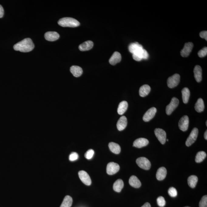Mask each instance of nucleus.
Instances as JSON below:
<instances>
[{
	"instance_id": "obj_34",
	"label": "nucleus",
	"mask_w": 207,
	"mask_h": 207,
	"mask_svg": "<svg viewBox=\"0 0 207 207\" xmlns=\"http://www.w3.org/2000/svg\"><path fill=\"white\" fill-rule=\"evenodd\" d=\"M157 204L160 207H163L165 205L166 202L165 198L162 196H160L157 199Z\"/></svg>"
},
{
	"instance_id": "obj_7",
	"label": "nucleus",
	"mask_w": 207,
	"mask_h": 207,
	"mask_svg": "<svg viewBox=\"0 0 207 207\" xmlns=\"http://www.w3.org/2000/svg\"><path fill=\"white\" fill-rule=\"evenodd\" d=\"M120 170V166L117 164L112 162L107 164L106 171L108 174L113 175L116 174Z\"/></svg>"
},
{
	"instance_id": "obj_31",
	"label": "nucleus",
	"mask_w": 207,
	"mask_h": 207,
	"mask_svg": "<svg viewBox=\"0 0 207 207\" xmlns=\"http://www.w3.org/2000/svg\"><path fill=\"white\" fill-rule=\"evenodd\" d=\"M206 154L205 151H199L196 154L195 161L198 163L202 162L206 157Z\"/></svg>"
},
{
	"instance_id": "obj_13",
	"label": "nucleus",
	"mask_w": 207,
	"mask_h": 207,
	"mask_svg": "<svg viewBox=\"0 0 207 207\" xmlns=\"http://www.w3.org/2000/svg\"><path fill=\"white\" fill-rule=\"evenodd\" d=\"M149 144V141L146 138H141L136 139L134 142L133 146L138 148L146 146Z\"/></svg>"
},
{
	"instance_id": "obj_20",
	"label": "nucleus",
	"mask_w": 207,
	"mask_h": 207,
	"mask_svg": "<svg viewBox=\"0 0 207 207\" xmlns=\"http://www.w3.org/2000/svg\"><path fill=\"white\" fill-rule=\"evenodd\" d=\"M129 184L132 187L135 188H139L141 186V183L137 176L133 175L131 176L129 180Z\"/></svg>"
},
{
	"instance_id": "obj_10",
	"label": "nucleus",
	"mask_w": 207,
	"mask_h": 207,
	"mask_svg": "<svg viewBox=\"0 0 207 207\" xmlns=\"http://www.w3.org/2000/svg\"><path fill=\"white\" fill-rule=\"evenodd\" d=\"M189 119L187 116H184L181 118L179 122L178 126L181 130L183 132L187 130L188 128Z\"/></svg>"
},
{
	"instance_id": "obj_25",
	"label": "nucleus",
	"mask_w": 207,
	"mask_h": 207,
	"mask_svg": "<svg viewBox=\"0 0 207 207\" xmlns=\"http://www.w3.org/2000/svg\"><path fill=\"white\" fill-rule=\"evenodd\" d=\"M109 147L110 151L115 154H119L120 152V147L117 144L113 142L109 143Z\"/></svg>"
},
{
	"instance_id": "obj_15",
	"label": "nucleus",
	"mask_w": 207,
	"mask_h": 207,
	"mask_svg": "<svg viewBox=\"0 0 207 207\" xmlns=\"http://www.w3.org/2000/svg\"><path fill=\"white\" fill-rule=\"evenodd\" d=\"M45 39L49 41L53 42L57 40L59 37V35L55 32H48L45 33Z\"/></svg>"
},
{
	"instance_id": "obj_37",
	"label": "nucleus",
	"mask_w": 207,
	"mask_h": 207,
	"mask_svg": "<svg viewBox=\"0 0 207 207\" xmlns=\"http://www.w3.org/2000/svg\"><path fill=\"white\" fill-rule=\"evenodd\" d=\"M78 154L77 153L73 152L70 154L69 160L71 161H74L78 159Z\"/></svg>"
},
{
	"instance_id": "obj_22",
	"label": "nucleus",
	"mask_w": 207,
	"mask_h": 207,
	"mask_svg": "<svg viewBox=\"0 0 207 207\" xmlns=\"http://www.w3.org/2000/svg\"><path fill=\"white\" fill-rule=\"evenodd\" d=\"M70 70L73 75L76 77H80L83 74L82 68L78 66H73L70 68Z\"/></svg>"
},
{
	"instance_id": "obj_5",
	"label": "nucleus",
	"mask_w": 207,
	"mask_h": 207,
	"mask_svg": "<svg viewBox=\"0 0 207 207\" xmlns=\"http://www.w3.org/2000/svg\"><path fill=\"white\" fill-rule=\"evenodd\" d=\"M179 101L178 99L175 97H173L171 99V102L167 106L166 108V113L168 115H170L173 113L176 107L178 106Z\"/></svg>"
},
{
	"instance_id": "obj_21",
	"label": "nucleus",
	"mask_w": 207,
	"mask_h": 207,
	"mask_svg": "<svg viewBox=\"0 0 207 207\" xmlns=\"http://www.w3.org/2000/svg\"><path fill=\"white\" fill-rule=\"evenodd\" d=\"M151 88L149 85L144 84L140 87L139 95L141 97H145L148 95L151 91Z\"/></svg>"
},
{
	"instance_id": "obj_39",
	"label": "nucleus",
	"mask_w": 207,
	"mask_h": 207,
	"mask_svg": "<svg viewBox=\"0 0 207 207\" xmlns=\"http://www.w3.org/2000/svg\"><path fill=\"white\" fill-rule=\"evenodd\" d=\"M4 14V10L2 6L0 5V18H2Z\"/></svg>"
},
{
	"instance_id": "obj_32",
	"label": "nucleus",
	"mask_w": 207,
	"mask_h": 207,
	"mask_svg": "<svg viewBox=\"0 0 207 207\" xmlns=\"http://www.w3.org/2000/svg\"><path fill=\"white\" fill-rule=\"evenodd\" d=\"M199 207H207V196H204L199 203Z\"/></svg>"
},
{
	"instance_id": "obj_28",
	"label": "nucleus",
	"mask_w": 207,
	"mask_h": 207,
	"mask_svg": "<svg viewBox=\"0 0 207 207\" xmlns=\"http://www.w3.org/2000/svg\"><path fill=\"white\" fill-rule=\"evenodd\" d=\"M182 93L183 103L185 104L187 103L188 102L190 95L189 89L187 87H185L182 90Z\"/></svg>"
},
{
	"instance_id": "obj_41",
	"label": "nucleus",
	"mask_w": 207,
	"mask_h": 207,
	"mask_svg": "<svg viewBox=\"0 0 207 207\" xmlns=\"http://www.w3.org/2000/svg\"><path fill=\"white\" fill-rule=\"evenodd\" d=\"M204 137H205V140H207V131H205V134H204Z\"/></svg>"
},
{
	"instance_id": "obj_42",
	"label": "nucleus",
	"mask_w": 207,
	"mask_h": 207,
	"mask_svg": "<svg viewBox=\"0 0 207 207\" xmlns=\"http://www.w3.org/2000/svg\"><path fill=\"white\" fill-rule=\"evenodd\" d=\"M206 126H207V121H206Z\"/></svg>"
},
{
	"instance_id": "obj_35",
	"label": "nucleus",
	"mask_w": 207,
	"mask_h": 207,
	"mask_svg": "<svg viewBox=\"0 0 207 207\" xmlns=\"http://www.w3.org/2000/svg\"><path fill=\"white\" fill-rule=\"evenodd\" d=\"M94 154V151L93 149L89 150L84 154V157L87 159H91L93 158Z\"/></svg>"
},
{
	"instance_id": "obj_18",
	"label": "nucleus",
	"mask_w": 207,
	"mask_h": 207,
	"mask_svg": "<svg viewBox=\"0 0 207 207\" xmlns=\"http://www.w3.org/2000/svg\"><path fill=\"white\" fill-rule=\"evenodd\" d=\"M94 43L91 41H87L81 44L79 46V49L81 51H86L90 50L92 49Z\"/></svg>"
},
{
	"instance_id": "obj_4",
	"label": "nucleus",
	"mask_w": 207,
	"mask_h": 207,
	"mask_svg": "<svg viewBox=\"0 0 207 207\" xmlns=\"http://www.w3.org/2000/svg\"><path fill=\"white\" fill-rule=\"evenodd\" d=\"M180 76L178 74H175L169 77L167 80V85L170 88H174L180 82Z\"/></svg>"
},
{
	"instance_id": "obj_19",
	"label": "nucleus",
	"mask_w": 207,
	"mask_h": 207,
	"mask_svg": "<svg viewBox=\"0 0 207 207\" xmlns=\"http://www.w3.org/2000/svg\"><path fill=\"white\" fill-rule=\"evenodd\" d=\"M167 174V170L165 168L162 167L160 168L157 170L156 173V178L158 180H164Z\"/></svg>"
},
{
	"instance_id": "obj_2",
	"label": "nucleus",
	"mask_w": 207,
	"mask_h": 207,
	"mask_svg": "<svg viewBox=\"0 0 207 207\" xmlns=\"http://www.w3.org/2000/svg\"><path fill=\"white\" fill-rule=\"evenodd\" d=\"M58 24L62 27H76L80 25L78 20L71 17H64L58 21Z\"/></svg>"
},
{
	"instance_id": "obj_43",
	"label": "nucleus",
	"mask_w": 207,
	"mask_h": 207,
	"mask_svg": "<svg viewBox=\"0 0 207 207\" xmlns=\"http://www.w3.org/2000/svg\"><path fill=\"white\" fill-rule=\"evenodd\" d=\"M167 141H168V139H167Z\"/></svg>"
},
{
	"instance_id": "obj_24",
	"label": "nucleus",
	"mask_w": 207,
	"mask_h": 207,
	"mask_svg": "<svg viewBox=\"0 0 207 207\" xmlns=\"http://www.w3.org/2000/svg\"><path fill=\"white\" fill-rule=\"evenodd\" d=\"M128 104L126 101H123L119 104L117 109V113L119 115H122L126 112L128 108Z\"/></svg>"
},
{
	"instance_id": "obj_12",
	"label": "nucleus",
	"mask_w": 207,
	"mask_h": 207,
	"mask_svg": "<svg viewBox=\"0 0 207 207\" xmlns=\"http://www.w3.org/2000/svg\"><path fill=\"white\" fill-rule=\"evenodd\" d=\"M193 44L192 42H188L185 44L183 49L181 51V55L183 57L189 56L193 47Z\"/></svg>"
},
{
	"instance_id": "obj_9",
	"label": "nucleus",
	"mask_w": 207,
	"mask_h": 207,
	"mask_svg": "<svg viewBox=\"0 0 207 207\" xmlns=\"http://www.w3.org/2000/svg\"><path fill=\"white\" fill-rule=\"evenodd\" d=\"M78 175L80 180L84 184L87 186H90L91 185V179L87 172L83 170L80 171L78 172Z\"/></svg>"
},
{
	"instance_id": "obj_11",
	"label": "nucleus",
	"mask_w": 207,
	"mask_h": 207,
	"mask_svg": "<svg viewBox=\"0 0 207 207\" xmlns=\"http://www.w3.org/2000/svg\"><path fill=\"white\" fill-rule=\"evenodd\" d=\"M157 111V109L155 107L151 108L148 109L144 114L143 119L144 121L146 122L149 121L154 117Z\"/></svg>"
},
{
	"instance_id": "obj_40",
	"label": "nucleus",
	"mask_w": 207,
	"mask_h": 207,
	"mask_svg": "<svg viewBox=\"0 0 207 207\" xmlns=\"http://www.w3.org/2000/svg\"><path fill=\"white\" fill-rule=\"evenodd\" d=\"M141 207H151V204L148 202H146Z\"/></svg>"
},
{
	"instance_id": "obj_23",
	"label": "nucleus",
	"mask_w": 207,
	"mask_h": 207,
	"mask_svg": "<svg viewBox=\"0 0 207 207\" xmlns=\"http://www.w3.org/2000/svg\"><path fill=\"white\" fill-rule=\"evenodd\" d=\"M143 49L142 45L137 43H131L129 46V50L131 53L133 54L136 53L140 49Z\"/></svg>"
},
{
	"instance_id": "obj_8",
	"label": "nucleus",
	"mask_w": 207,
	"mask_h": 207,
	"mask_svg": "<svg viewBox=\"0 0 207 207\" xmlns=\"http://www.w3.org/2000/svg\"><path fill=\"white\" fill-rule=\"evenodd\" d=\"M154 134L158 141L162 144H165L166 141V133L164 130L157 128L154 130Z\"/></svg>"
},
{
	"instance_id": "obj_17",
	"label": "nucleus",
	"mask_w": 207,
	"mask_h": 207,
	"mask_svg": "<svg viewBox=\"0 0 207 207\" xmlns=\"http://www.w3.org/2000/svg\"><path fill=\"white\" fill-rule=\"evenodd\" d=\"M194 76L197 82H200L202 79V68L199 65L195 66L194 70Z\"/></svg>"
},
{
	"instance_id": "obj_29",
	"label": "nucleus",
	"mask_w": 207,
	"mask_h": 207,
	"mask_svg": "<svg viewBox=\"0 0 207 207\" xmlns=\"http://www.w3.org/2000/svg\"><path fill=\"white\" fill-rule=\"evenodd\" d=\"M198 181L197 176L195 175L190 176L188 179L189 186L192 188H194L196 187Z\"/></svg>"
},
{
	"instance_id": "obj_38",
	"label": "nucleus",
	"mask_w": 207,
	"mask_h": 207,
	"mask_svg": "<svg viewBox=\"0 0 207 207\" xmlns=\"http://www.w3.org/2000/svg\"><path fill=\"white\" fill-rule=\"evenodd\" d=\"M199 36L202 38L205 39V40H207V31H203L199 33Z\"/></svg>"
},
{
	"instance_id": "obj_27",
	"label": "nucleus",
	"mask_w": 207,
	"mask_h": 207,
	"mask_svg": "<svg viewBox=\"0 0 207 207\" xmlns=\"http://www.w3.org/2000/svg\"><path fill=\"white\" fill-rule=\"evenodd\" d=\"M195 109L198 113H201L205 109V105L203 100L202 98H199L196 102L195 105Z\"/></svg>"
},
{
	"instance_id": "obj_44",
	"label": "nucleus",
	"mask_w": 207,
	"mask_h": 207,
	"mask_svg": "<svg viewBox=\"0 0 207 207\" xmlns=\"http://www.w3.org/2000/svg\"><path fill=\"white\" fill-rule=\"evenodd\" d=\"M189 207V206H186V207Z\"/></svg>"
},
{
	"instance_id": "obj_26",
	"label": "nucleus",
	"mask_w": 207,
	"mask_h": 207,
	"mask_svg": "<svg viewBox=\"0 0 207 207\" xmlns=\"http://www.w3.org/2000/svg\"><path fill=\"white\" fill-rule=\"evenodd\" d=\"M124 186V182L121 179H118L113 185V189L115 192L120 193Z\"/></svg>"
},
{
	"instance_id": "obj_1",
	"label": "nucleus",
	"mask_w": 207,
	"mask_h": 207,
	"mask_svg": "<svg viewBox=\"0 0 207 207\" xmlns=\"http://www.w3.org/2000/svg\"><path fill=\"white\" fill-rule=\"evenodd\" d=\"M34 47V43L31 39L26 38L15 44L14 46V49L16 51L25 53L31 52Z\"/></svg>"
},
{
	"instance_id": "obj_33",
	"label": "nucleus",
	"mask_w": 207,
	"mask_h": 207,
	"mask_svg": "<svg viewBox=\"0 0 207 207\" xmlns=\"http://www.w3.org/2000/svg\"><path fill=\"white\" fill-rule=\"evenodd\" d=\"M168 193L169 195L172 197H175L178 194L177 190L175 188L173 187L169 189Z\"/></svg>"
},
{
	"instance_id": "obj_3",
	"label": "nucleus",
	"mask_w": 207,
	"mask_h": 207,
	"mask_svg": "<svg viewBox=\"0 0 207 207\" xmlns=\"http://www.w3.org/2000/svg\"><path fill=\"white\" fill-rule=\"evenodd\" d=\"M136 163L141 168L145 170H149L151 168V162L145 157H141L137 159Z\"/></svg>"
},
{
	"instance_id": "obj_6",
	"label": "nucleus",
	"mask_w": 207,
	"mask_h": 207,
	"mask_svg": "<svg viewBox=\"0 0 207 207\" xmlns=\"http://www.w3.org/2000/svg\"><path fill=\"white\" fill-rule=\"evenodd\" d=\"M198 134V130L197 128H195L192 130L188 137L186 142V145L187 147L190 146L196 141Z\"/></svg>"
},
{
	"instance_id": "obj_36",
	"label": "nucleus",
	"mask_w": 207,
	"mask_h": 207,
	"mask_svg": "<svg viewBox=\"0 0 207 207\" xmlns=\"http://www.w3.org/2000/svg\"><path fill=\"white\" fill-rule=\"evenodd\" d=\"M207 55V48L205 47L201 50H199L198 53V56L200 58H203L206 56Z\"/></svg>"
},
{
	"instance_id": "obj_30",
	"label": "nucleus",
	"mask_w": 207,
	"mask_h": 207,
	"mask_svg": "<svg viewBox=\"0 0 207 207\" xmlns=\"http://www.w3.org/2000/svg\"><path fill=\"white\" fill-rule=\"evenodd\" d=\"M73 203L72 198L70 196H66L60 207H71Z\"/></svg>"
},
{
	"instance_id": "obj_16",
	"label": "nucleus",
	"mask_w": 207,
	"mask_h": 207,
	"mask_svg": "<svg viewBox=\"0 0 207 207\" xmlns=\"http://www.w3.org/2000/svg\"><path fill=\"white\" fill-rule=\"evenodd\" d=\"M121 58V55L119 52H115L109 59V63L111 65H115L120 62Z\"/></svg>"
},
{
	"instance_id": "obj_14",
	"label": "nucleus",
	"mask_w": 207,
	"mask_h": 207,
	"mask_svg": "<svg viewBox=\"0 0 207 207\" xmlns=\"http://www.w3.org/2000/svg\"><path fill=\"white\" fill-rule=\"evenodd\" d=\"M127 124V119L126 117L122 116L118 120L117 124V127L119 131H122L126 128Z\"/></svg>"
}]
</instances>
